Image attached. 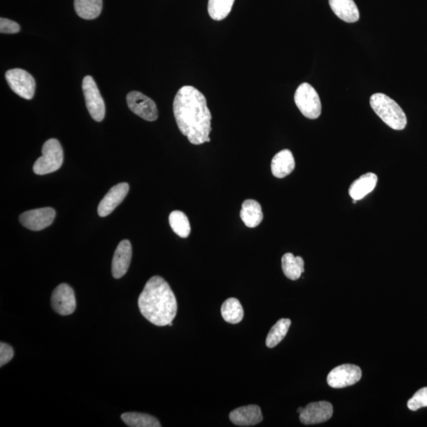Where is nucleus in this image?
<instances>
[{
  "label": "nucleus",
  "mask_w": 427,
  "mask_h": 427,
  "mask_svg": "<svg viewBox=\"0 0 427 427\" xmlns=\"http://www.w3.org/2000/svg\"><path fill=\"white\" fill-rule=\"evenodd\" d=\"M174 114L179 130L192 144L211 141V114L206 97L197 88L185 85L178 90L174 101Z\"/></svg>",
  "instance_id": "f257e3e1"
},
{
  "label": "nucleus",
  "mask_w": 427,
  "mask_h": 427,
  "mask_svg": "<svg viewBox=\"0 0 427 427\" xmlns=\"http://www.w3.org/2000/svg\"><path fill=\"white\" fill-rule=\"evenodd\" d=\"M140 313L156 326H167L178 312V302L168 283L160 276H153L146 284L138 300Z\"/></svg>",
  "instance_id": "f03ea898"
},
{
  "label": "nucleus",
  "mask_w": 427,
  "mask_h": 427,
  "mask_svg": "<svg viewBox=\"0 0 427 427\" xmlns=\"http://www.w3.org/2000/svg\"><path fill=\"white\" fill-rule=\"evenodd\" d=\"M370 106L384 124L394 130H405L407 125L406 115L401 107L386 94L377 93L370 97Z\"/></svg>",
  "instance_id": "7ed1b4c3"
},
{
  "label": "nucleus",
  "mask_w": 427,
  "mask_h": 427,
  "mask_svg": "<svg viewBox=\"0 0 427 427\" xmlns=\"http://www.w3.org/2000/svg\"><path fill=\"white\" fill-rule=\"evenodd\" d=\"M64 162L62 146L56 139H48L43 145L42 156L34 164V172L38 175H46L56 172Z\"/></svg>",
  "instance_id": "20e7f679"
},
{
  "label": "nucleus",
  "mask_w": 427,
  "mask_h": 427,
  "mask_svg": "<svg viewBox=\"0 0 427 427\" xmlns=\"http://www.w3.org/2000/svg\"><path fill=\"white\" fill-rule=\"evenodd\" d=\"M295 102L304 117L314 120L321 113V102L316 90L309 83L299 85L295 94Z\"/></svg>",
  "instance_id": "39448f33"
},
{
  "label": "nucleus",
  "mask_w": 427,
  "mask_h": 427,
  "mask_svg": "<svg viewBox=\"0 0 427 427\" xmlns=\"http://www.w3.org/2000/svg\"><path fill=\"white\" fill-rule=\"evenodd\" d=\"M83 91L91 118L97 122L102 121L106 115L105 102L92 77L88 76L84 78Z\"/></svg>",
  "instance_id": "423d86ee"
},
{
  "label": "nucleus",
  "mask_w": 427,
  "mask_h": 427,
  "mask_svg": "<svg viewBox=\"0 0 427 427\" xmlns=\"http://www.w3.org/2000/svg\"><path fill=\"white\" fill-rule=\"evenodd\" d=\"M5 77L10 89L16 94L24 99H33L36 84L34 78L29 73L20 69H11L6 72Z\"/></svg>",
  "instance_id": "0eeeda50"
},
{
  "label": "nucleus",
  "mask_w": 427,
  "mask_h": 427,
  "mask_svg": "<svg viewBox=\"0 0 427 427\" xmlns=\"http://www.w3.org/2000/svg\"><path fill=\"white\" fill-rule=\"evenodd\" d=\"M362 370L356 365L344 364L333 369L327 377L329 386L342 388L353 386L361 379Z\"/></svg>",
  "instance_id": "6e6552de"
},
{
  "label": "nucleus",
  "mask_w": 427,
  "mask_h": 427,
  "mask_svg": "<svg viewBox=\"0 0 427 427\" xmlns=\"http://www.w3.org/2000/svg\"><path fill=\"white\" fill-rule=\"evenodd\" d=\"M127 102L130 111L139 118L148 121L158 119V113L155 102L139 91H132L128 94Z\"/></svg>",
  "instance_id": "1a4fd4ad"
},
{
  "label": "nucleus",
  "mask_w": 427,
  "mask_h": 427,
  "mask_svg": "<svg viewBox=\"0 0 427 427\" xmlns=\"http://www.w3.org/2000/svg\"><path fill=\"white\" fill-rule=\"evenodd\" d=\"M52 307L61 316H69L75 312L76 300L74 290L66 284H59L52 292Z\"/></svg>",
  "instance_id": "9d476101"
},
{
  "label": "nucleus",
  "mask_w": 427,
  "mask_h": 427,
  "mask_svg": "<svg viewBox=\"0 0 427 427\" xmlns=\"http://www.w3.org/2000/svg\"><path fill=\"white\" fill-rule=\"evenodd\" d=\"M55 217L56 211L52 207H44L22 213L20 221L23 227L30 230L39 231L50 227Z\"/></svg>",
  "instance_id": "9b49d317"
},
{
  "label": "nucleus",
  "mask_w": 427,
  "mask_h": 427,
  "mask_svg": "<svg viewBox=\"0 0 427 427\" xmlns=\"http://www.w3.org/2000/svg\"><path fill=\"white\" fill-rule=\"evenodd\" d=\"M299 414L301 423L304 425L322 424L332 418L333 407L327 401L310 402Z\"/></svg>",
  "instance_id": "f8f14e48"
},
{
  "label": "nucleus",
  "mask_w": 427,
  "mask_h": 427,
  "mask_svg": "<svg viewBox=\"0 0 427 427\" xmlns=\"http://www.w3.org/2000/svg\"><path fill=\"white\" fill-rule=\"evenodd\" d=\"M128 191H130V185L127 183H120L111 188L97 207L99 216L106 217L111 215L123 202Z\"/></svg>",
  "instance_id": "ddd939ff"
},
{
  "label": "nucleus",
  "mask_w": 427,
  "mask_h": 427,
  "mask_svg": "<svg viewBox=\"0 0 427 427\" xmlns=\"http://www.w3.org/2000/svg\"><path fill=\"white\" fill-rule=\"evenodd\" d=\"M132 255L131 242L124 240L120 242L114 253L112 262V274L115 279H120L130 268Z\"/></svg>",
  "instance_id": "4468645a"
},
{
  "label": "nucleus",
  "mask_w": 427,
  "mask_h": 427,
  "mask_svg": "<svg viewBox=\"0 0 427 427\" xmlns=\"http://www.w3.org/2000/svg\"><path fill=\"white\" fill-rule=\"evenodd\" d=\"M230 419L236 426H253L262 422L263 416L259 406L251 405L232 411L230 413Z\"/></svg>",
  "instance_id": "2eb2a0df"
},
{
  "label": "nucleus",
  "mask_w": 427,
  "mask_h": 427,
  "mask_svg": "<svg viewBox=\"0 0 427 427\" xmlns=\"http://www.w3.org/2000/svg\"><path fill=\"white\" fill-rule=\"evenodd\" d=\"M272 172L277 178H284L295 168V161L292 152L283 150L274 156L271 164Z\"/></svg>",
  "instance_id": "dca6fc26"
},
{
  "label": "nucleus",
  "mask_w": 427,
  "mask_h": 427,
  "mask_svg": "<svg viewBox=\"0 0 427 427\" xmlns=\"http://www.w3.org/2000/svg\"><path fill=\"white\" fill-rule=\"evenodd\" d=\"M329 5L341 20L353 23L359 20L358 8L354 0H329Z\"/></svg>",
  "instance_id": "f3484780"
},
{
  "label": "nucleus",
  "mask_w": 427,
  "mask_h": 427,
  "mask_svg": "<svg viewBox=\"0 0 427 427\" xmlns=\"http://www.w3.org/2000/svg\"><path fill=\"white\" fill-rule=\"evenodd\" d=\"M377 176L373 173L365 174L354 181L349 188L350 197L354 200H363L373 192L377 186Z\"/></svg>",
  "instance_id": "a211bd4d"
},
{
  "label": "nucleus",
  "mask_w": 427,
  "mask_h": 427,
  "mask_svg": "<svg viewBox=\"0 0 427 427\" xmlns=\"http://www.w3.org/2000/svg\"><path fill=\"white\" fill-rule=\"evenodd\" d=\"M240 216L243 223L249 228L258 227L264 218L260 204L254 200L244 201Z\"/></svg>",
  "instance_id": "6ab92c4d"
},
{
  "label": "nucleus",
  "mask_w": 427,
  "mask_h": 427,
  "mask_svg": "<svg viewBox=\"0 0 427 427\" xmlns=\"http://www.w3.org/2000/svg\"><path fill=\"white\" fill-rule=\"evenodd\" d=\"M102 4V0H75L74 4L77 15L87 20L100 15Z\"/></svg>",
  "instance_id": "aec40b11"
},
{
  "label": "nucleus",
  "mask_w": 427,
  "mask_h": 427,
  "mask_svg": "<svg viewBox=\"0 0 427 427\" xmlns=\"http://www.w3.org/2000/svg\"><path fill=\"white\" fill-rule=\"evenodd\" d=\"M282 268L286 277L297 280L304 272V260L301 256H295L292 253H286L282 258Z\"/></svg>",
  "instance_id": "412c9836"
},
{
  "label": "nucleus",
  "mask_w": 427,
  "mask_h": 427,
  "mask_svg": "<svg viewBox=\"0 0 427 427\" xmlns=\"http://www.w3.org/2000/svg\"><path fill=\"white\" fill-rule=\"evenodd\" d=\"M221 314L225 321L233 325L239 324L244 317L241 304L234 298H230L224 302L221 307Z\"/></svg>",
  "instance_id": "4be33fe9"
},
{
  "label": "nucleus",
  "mask_w": 427,
  "mask_h": 427,
  "mask_svg": "<svg viewBox=\"0 0 427 427\" xmlns=\"http://www.w3.org/2000/svg\"><path fill=\"white\" fill-rule=\"evenodd\" d=\"M121 419L130 427H161L162 425L155 417L148 414L127 412L121 416Z\"/></svg>",
  "instance_id": "5701e85b"
},
{
  "label": "nucleus",
  "mask_w": 427,
  "mask_h": 427,
  "mask_svg": "<svg viewBox=\"0 0 427 427\" xmlns=\"http://www.w3.org/2000/svg\"><path fill=\"white\" fill-rule=\"evenodd\" d=\"M169 222L174 233L182 239H186L190 234V223H189L188 218L184 212L180 211L171 212Z\"/></svg>",
  "instance_id": "b1692460"
},
{
  "label": "nucleus",
  "mask_w": 427,
  "mask_h": 427,
  "mask_svg": "<svg viewBox=\"0 0 427 427\" xmlns=\"http://www.w3.org/2000/svg\"><path fill=\"white\" fill-rule=\"evenodd\" d=\"M291 325V321L288 318H282L278 321L268 333L266 339V345L270 349L277 346L288 333Z\"/></svg>",
  "instance_id": "393cba45"
},
{
  "label": "nucleus",
  "mask_w": 427,
  "mask_h": 427,
  "mask_svg": "<svg viewBox=\"0 0 427 427\" xmlns=\"http://www.w3.org/2000/svg\"><path fill=\"white\" fill-rule=\"evenodd\" d=\"M234 3V0H209V13L210 17L216 21L223 20L230 13Z\"/></svg>",
  "instance_id": "a878e982"
},
{
  "label": "nucleus",
  "mask_w": 427,
  "mask_h": 427,
  "mask_svg": "<svg viewBox=\"0 0 427 427\" xmlns=\"http://www.w3.org/2000/svg\"><path fill=\"white\" fill-rule=\"evenodd\" d=\"M426 407H427V387L419 389L407 402V407L413 412Z\"/></svg>",
  "instance_id": "bb28decb"
},
{
  "label": "nucleus",
  "mask_w": 427,
  "mask_h": 427,
  "mask_svg": "<svg viewBox=\"0 0 427 427\" xmlns=\"http://www.w3.org/2000/svg\"><path fill=\"white\" fill-rule=\"evenodd\" d=\"M20 31V26L15 22L7 20V18H0V32L1 34H14Z\"/></svg>",
  "instance_id": "cd10ccee"
},
{
  "label": "nucleus",
  "mask_w": 427,
  "mask_h": 427,
  "mask_svg": "<svg viewBox=\"0 0 427 427\" xmlns=\"http://www.w3.org/2000/svg\"><path fill=\"white\" fill-rule=\"evenodd\" d=\"M14 357V350L8 344H0V367L8 363Z\"/></svg>",
  "instance_id": "c85d7f7f"
},
{
  "label": "nucleus",
  "mask_w": 427,
  "mask_h": 427,
  "mask_svg": "<svg viewBox=\"0 0 427 427\" xmlns=\"http://www.w3.org/2000/svg\"><path fill=\"white\" fill-rule=\"evenodd\" d=\"M303 410H304V407H301L298 408L297 412H298V414H300L303 411Z\"/></svg>",
  "instance_id": "c756f323"
},
{
  "label": "nucleus",
  "mask_w": 427,
  "mask_h": 427,
  "mask_svg": "<svg viewBox=\"0 0 427 427\" xmlns=\"http://www.w3.org/2000/svg\"><path fill=\"white\" fill-rule=\"evenodd\" d=\"M169 326H173V323L172 322L169 323Z\"/></svg>",
  "instance_id": "7c9ffc66"
}]
</instances>
